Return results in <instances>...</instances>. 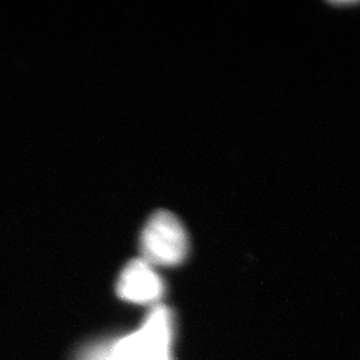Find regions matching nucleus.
<instances>
[{"instance_id": "nucleus-1", "label": "nucleus", "mask_w": 360, "mask_h": 360, "mask_svg": "<svg viewBox=\"0 0 360 360\" xmlns=\"http://www.w3.org/2000/svg\"><path fill=\"white\" fill-rule=\"evenodd\" d=\"M174 314L156 304L142 326L129 334L95 342L98 360H174Z\"/></svg>"}, {"instance_id": "nucleus-2", "label": "nucleus", "mask_w": 360, "mask_h": 360, "mask_svg": "<svg viewBox=\"0 0 360 360\" xmlns=\"http://www.w3.org/2000/svg\"><path fill=\"white\" fill-rule=\"evenodd\" d=\"M139 245L141 259L153 267L178 266L188 254V235L176 215L160 210L147 220Z\"/></svg>"}, {"instance_id": "nucleus-3", "label": "nucleus", "mask_w": 360, "mask_h": 360, "mask_svg": "<svg viewBox=\"0 0 360 360\" xmlns=\"http://www.w3.org/2000/svg\"><path fill=\"white\" fill-rule=\"evenodd\" d=\"M116 292L134 304H156L165 295V283L151 264L134 259L120 272Z\"/></svg>"}, {"instance_id": "nucleus-4", "label": "nucleus", "mask_w": 360, "mask_h": 360, "mask_svg": "<svg viewBox=\"0 0 360 360\" xmlns=\"http://www.w3.org/2000/svg\"><path fill=\"white\" fill-rule=\"evenodd\" d=\"M77 360H98L95 349L92 348V343L83 348L79 354H77Z\"/></svg>"}]
</instances>
